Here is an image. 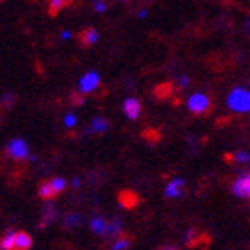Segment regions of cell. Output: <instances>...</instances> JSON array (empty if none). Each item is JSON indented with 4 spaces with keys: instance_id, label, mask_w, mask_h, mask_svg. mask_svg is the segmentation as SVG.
Wrapping results in <instances>:
<instances>
[{
    "instance_id": "1",
    "label": "cell",
    "mask_w": 250,
    "mask_h": 250,
    "mask_svg": "<svg viewBox=\"0 0 250 250\" xmlns=\"http://www.w3.org/2000/svg\"><path fill=\"white\" fill-rule=\"evenodd\" d=\"M228 108L234 113H250V90L236 87L228 94Z\"/></svg>"
},
{
    "instance_id": "18",
    "label": "cell",
    "mask_w": 250,
    "mask_h": 250,
    "mask_svg": "<svg viewBox=\"0 0 250 250\" xmlns=\"http://www.w3.org/2000/svg\"><path fill=\"white\" fill-rule=\"evenodd\" d=\"M108 129H109V122L106 120V118L99 117V118H94V120H92V130H94V132L103 134V132H106Z\"/></svg>"
},
{
    "instance_id": "8",
    "label": "cell",
    "mask_w": 250,
    "mask_h": 250,
    "mask_svg": "<svg viewBox=\"0 0 250 250\" xmlns=\"http://www.w3.org/2000/svg\"><path fill=\"white\" fill-rule=\"evenodd\" d=\"M58 195H59V191L52 186V181H42V183L39 184V196L42 200H45V202L54 200Z\"/></svg>"
},
{
    "instance_id": "24",
    "label": "cell",
    "mask_w": 250,
    "mask_h": 250,
    "mask_svg": "<svg viewBox=\"0 0 250 250\" xmlns=\"http://www.w3.org/2000/svg\"><path fill=\"white\" fill-rule=\"evenodd\" d=\"M16 101V96H12V94H5L4 98H2V104L5 106V108H11L12 104H14Z\"/></svg>"
},
{
    "instance_id": "9",
    "label": "cell",
    "mask_w": 250,
    "mask_h": 250,
    "mask_svg": "<svg viewBox=\"0 0 250 250\" xmlns=\"http://www.w3.org/2000/svg\"><path fill=\"white\" fill-rule=\"evenodd\" d=\"M124 111H125V115L130 118V120H137V118H139V115H141V103L137 101V99H134V98L125 99Z\"/></svg>"
},
{
    "instance_id": "14",
    "label": "cell",
    "mask_w": 250,
    "mask_h": 250,
    "mask_svg": "<svg viewBox=\"0 0 250 250\" xmlns=\"http://www.w3.org/2000/svg\"><path fill=\"white\" fill-rule=\"evenodd\" d=\"M118 202H120V205H124V207L130 208L137 203V196L134 195L132 191H122L120 195H118Z\"/></svg>"
},
{
    "instance_id": "6",
    "label": "cell",
    "mask_w": 250,
    "mask_h": 250,
    "mask_svg": "<svg viewBox=\"0 0 250 250\" xmlns=\"http://www.w3.org/2000/svg\"><path fill=\"white\" fill-rule=\"evenodd\" d=\"M98 39H99V35L94 28H83L82 31L77 33V40L80 42L82 47H92L94 43L98 42Z\"/></svg>"
},
{
    "instance_id": "20",
    "label": "cell",
    "mask_w": 250,
    "mask_h": 250,
    "mask_svg": "<svg viewBox=\"0 0 250 250\" xmlns=\"http://www.w3.org/2000/svg\"><path fill=\"white\" fill-rule=\"evenodd\" d=\"M196 231L195 229H189V231H186L184 233V238H183V242H184V245H188V247H191V245H195V240H196Z\"/></svg>"
},
{
    "instance_id": "4",
    "label": "cell",
    "mask_w": 250,
    "mask_h": 250,
    "mask_svg": "<svg viewBox=\"0 0 250 250\" xmlns=\"http://www.w3.org/2000/svg\"><path fill=\"white\" fill-rule=\"evenodd\" d=\"M231 193L236 198L250 200V172H245L234 179V183L231 184Z\"/></svg>"
},
{
    "instance_id": "26",
    "label": "cell",
    "mask_w": 250,
    "mask_h": 250,
    "mask_svg": "<svg viewBox=\"0 0 250 250\" xmlns=\"http://www.w3.org/2000/svg\"><path fill=\"white\" fill-rule=\"evenodd\" d=\"M94 9H96L98 12H104L106 11V4H104V2H99V0H96V2H94Z\"/></svg>"
},
{
    "instance_id": "21",
    "label": "cell",
    "mask_w": 250,
    "mask_h": 250,
    "mask_svg": "<svg viewBox=\"0 0 250 250\" xmlns=\"http://www.w3.org/2000/svg\"><path fill=\"white\" fill-rule=\"evenodd\" d=\"M80 223H82V217L78 214H70L64 219V226H78Z\"/></svg>"
},
{
    "instance_id": "17",
    "label": "cell",
    "mask_w": 250,
    "mask_h": 250,
    "mask_svg": "<svg viewBox=\"0 0 250 250\" xmlns=\"http://www.w3.org/2000/svg\"><path fill=\"white\" fill-rule=\"evenodd\" d=\"M130 236H127V234L122 233L120 236H117V240L113 242V245H111V250H127L130 247Z\"/></svg>"
},
{
    "instance_id": "16",
    "label": "cell",
    "mask_w": 250,
    "mask_h": 250,
    "mask_svg": "<svg viewBox=\"0 0 250 250\" xmlns=\"http://www.w3.org/2000/svg\"><path fill=\"white\" fill-rule=\"evenodd\" d=\"M70 4H71V0H51V4H49V14L54 18V16H58L62 9L68 7Z\"/></svg>"
},
{
    "instance_id": "19",
    "label": "cell",
    "mask_w": 250,
    "mask_h": 250,
    "mask_svg": "<svg viewBox=\"0 0 250 250\" xmlns=\"http://www.w3.org/2000/svg\"><path fill=\"white\" fill-rule=\"evenodd\" d=\"M233 160L236 164H250V153L249 151H236L233 155Z\"/></svg>"
},
{
    "instance_id": "30",
    "label": "cell",
    "mask_w": 250,
    "mask_h": 250,
    "mask_svg": "<svg viewBox=\"0 0 250 250\" xmlns=\"http://www.w3.org/2000/svg\"><path fill=\"white\" fill-rule=\"evenodd\" d=\"M0 2H2V0H0Z\"/></svg>"
},
{
    "instance_id": "25",
    "label": "cell",
    "mask_w": 250,
    "mask_h": 250,
    "mask_svg": "<svg viewBox=\"0 0 250 250\" xmlns=\"http://www.w3.org/2000/svg\"><path fill=\"white\" fill-rule=\"evenodd\" d=\"M177 85H179L181 89H186V87L189 85V77H186V75H181V77L177 78Z\"/></svg>"
},
{
    "instance_id": "27",
    "label": "cell",
    "mask_w": 250,
    "mask_h": 250,
    "mask_svg": "<svg viewBox=\"0 0 250 250\" xmlns=\"http://www.w3.org/2000/svg\"><path fill=\"white\" fill-rule=\"evenodd\" d=\"M160 250H179V247L177 245H164Z\"/></svg>"
},
{
    "instance_id": "13",
    "label": "cell",
    "mask_w": 250,
    "mask_h": 250,
    "mask_svg": "<svg viewBox=\"0 0 250 250\" xmlns=\"http://www.w3.org/2000/svg\"><path fill=\"white\" fill-rule=\"evenodd\" d=\"M124 233V228H122V221L120 219H113L111 223H108V228H106V233L104 236H120V234Z\"/></svg>"
},
{
    "instance_id": "7",
    "label": "cell",
    "mask_w": 250,
    "mask_h": 250,
    "mask_svg": "<svg viewBox=\"0 0 250 250\" xmlns=\"http://www.w3.org/2000/svg\"><path fill=\"white\" fill-rule=\"evenodd\" d=\"M184 191V179L181 177H176V179H172L170 183L165 186V196L167 198H179Z\"/></svg>"
},
{
    "instance_id": "5",
    "label": "cell",
    "mask_w": 250,
    "mask_h": 250,
    "mask_svg": "<svg viewBox=\"0 0 250 250\" xmlns=\"http://www.w3.org/2000/svg\"><path fill=\"white\" fill-rule=\"evenodd\" d=\"M98 87H99V75L96 73V71H89V73L80 80V92H83V94L94 92Z\"/></svg>"
},
{
    "instance_id": "11",
    "label": "cell",
    "mask_w": 250,
    "mask_h": 250,
    "mask_svg": "<svg viewBox=\"0 0 250 250\" xmlns=\"http://www.w3.org/2000/svg\"><path fill=\"white\" fill-rule=\"evenodd\" d=\"M16 233L12 229H5L0 234V250H14Z\"/></svg>"
},
{
    "instance_id": "23",
    "label": "cell",
    "mask_w": 250,
    "mask_h": 250,
    "mask_svg": "<svg viewBox=\"0 0 250 250\" xmlns=\"http://www.w3.org/2000/svg\"><path fill=\"white\" fill-rule=\"evenodd\" d=\"M51 181H52V186H54L59 193L64 191V188H66V183H64V179H61V177H54V179H51Z\"/></svg>"
},
{
    "instance_id": "28",
    "label": "cell",
    "mask_w": 250,
    "mask_h": 250,
    "mask_svg": "<svg viewBox=\"0 0 250 250\" xmlns=\"http://www.w3.org/2000/svg\"><path fill=\"white\" fill-rule=\"evenodd\" d=\"M66 125H68V127H73V125H75V117H66Z\"/></svg>"
},
{
    "instance_id": "22",
    "label": "cell",
    "mask_w": 250,
    "mask_h": 250,
    "mask_svg": "<svg viewBox=\"0 0 250 250\" xmlns=\"http://www.w3.org/2000/svg\"><path fill=\"white\" fill-rule=\"evenodd\" d=\"M71 104L73 106H80L85 103V98H83V92H73L71 94V98H70Z\"/></svg>"
},
{
    "instance_id": "3",
    "label": "cell",
    "mask_w": 250,
    "mask_h": 250,
    "mask_svg": "<svg viewBox=\"0 0 250 250\" xmlns=\"http://www.w3.org/2000/svg\"><path fill=\"white\" fill-rule=\"evenodd\" d=\"M28 145L24 143L23 139H14V141H11L7 145V148H5V155L11 158V160H14V162H23V160H26V156H28Z\"/></svg>"
},
{
    "instance_id": "2",
    "label": "cell",
    "mask_w": 250,
    "mask_h": 250,
    "mask_svg": "<svg viewBox=\"0 0 250 250\" xmlns=\"http://www.w3.org/2000/svg\"><path fill=\"white\" fill-rule=\"evenodd\" d=\"M188 109H189L193 115L207 113L208 109H210V98H208L207 94H202V92L191 94V96L188 98Z\"/></svg>"
},
{
    "instance_id": "10",
    "label": "cell",
    "mask_w": 250,
    "mask_h": 250,
    "mask_svg": "<svg viewBox=\"0 0 250 250\" xmlns=\"http://www.w3.org/2000/svg\"><path fill=\"white\" fill-rule=\"evenodd\" d=\"M31 236L26 231H18L14 240V250H30L31 249Z\"/></svg>"
},
{
    "instance_id": "29",
    "label": "cell",
    "mask_w": 250,
    "mask_h": 250,
    "mask_svg": "<svg viewBox=\"0 0 250 250\" xmlns=\"http://www.w3.org/2000/svg\"><path fill=\"white\" fill-rule=\"evenodd\" d=\"M247 33H249V35H250V20L247 21Z\"/></svg>"
},
{
    "instance_id": "15",
    "label": "cell",
    "mask_w": 250,
    "mask_h": 250,
    "mask_svg": "<svg viewBox=\"0 0 250 250\" xmlns=\"http://www.w3.org/2000/svg\"><path fill=\"white\" fill-rule=\"evenodd\" d=\"M90 228H92V231L96 234H99V236H104L106 228H108V221H104L103 217H94L92 221H90Z\"/></svg>"
},
{
    "instance_id": "12",
    "label": "cell",
    "mask_w": 250,
    "mask_h": 250,
    "mask_svg": "<svg viewBox=\"0 0 250 250\" xmlns=\"http://www.w3.org/2000/svg\"><path fill=\"white\" fill-rule=\"evenodd\" d=\"M56 219V208L52 203H47L45 208L42 212V217H40V223H39V228H45L49 223H52Z\"/></svg>"
}]
</instances>
